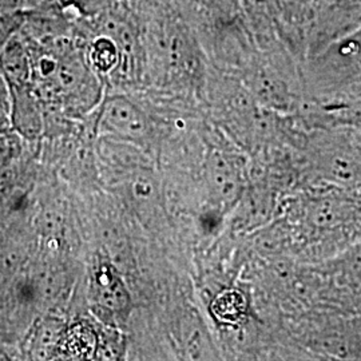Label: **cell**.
Instances as JSON below:
<instances>
[{"label": "cell", "instance_id": "cell-1", "mask_svg": "<svg viewBox=\"0 0 361 361\" xmlns=\"http://www.w3.org/2000/svg\"><path fill=\"white\" fill-rule=\"evenodd\" d=\"M293 258L319 264L335 257L361 237V192L331 185L302 186L288 194L277 216Z\"/></svg>", "mask_w": 361, "mask_h": 361}, {"label": "cell", "instance_id": "cell-2", "mask_svg": "<svg viewBox=\"0 0 361 361\" xmlns=\"http://www.w3.org/2000/svg\"><path fill=\"white\" fill-rule=\"evenodd\" d=\"M300 166L302 186L331 185L361 192V130H308Z\"/></svg>", "mask_w": 361, "mask_h": 361}, {"label": "cell", "instance_id": "cell-3", "mask_svg": "<svg viewBox=\"0 0 361 361\" xmlns=\"http://www.w3.org/2000/svg\"><path fill=\"white\" fill-rule=\"evenodd\" d=\"M243 83L257 104L271 111L290 116L305 104L301 68L283 44L252 55L243 71Z\"/></svg>", "mask_w": 361, "mask_h": 361}, {"label": "cell", "instance_id": "cell-4", "mask_svg": "<svg viewBox=\"0 0 361 361\" xmlns=\"http://www.w3.org/2000/svg\"><path fill=\"white\" fill-rule=\"evenodd\" d=\"M204 174L209 197L219 212L235 207L247 186L244 158L228 149L214 147L207 154Z\"/></svg>", "mask_w": 361, "mask_h": 361}, {"label": "cell", "instance_id": "cell-5", "mask_svg": "<svg viewBox=\"0 0 361 361\" xmlns=\"http://www.w3.org/2000/svg\"><path fill=\"white\" fill-rule=\"evenodd\" d=\"M98 129L123 141L141 142L149 134V121L128 97L110 95L101 106Z\"/></svg>", "mask_w": 361, "mask_h": 361}, {"label": "cell", "instance_id": "cell-6", "mask_svg": "<svg viewBox=\"0 0 361 361\" xmlns=\"http://www.w3.org/2000/svg\"><path fill=\"white\" fill-rule=\"evenodd\" d=\"M91 298L101 320L125 319L131 310L129 290L116 268L107 261H101L94 271Z\"/></svg>", "mask_w": 361, "mask_h": 361}, {"label": "cell", "instance_id": "cell-7", "mask_svg": "<svg viewBox=\"0 0 361 361\" xmlns=\"http://www.w3.org/2000/svg\"><path fill=\"white\" fill-rule=\"evenodd\" d=\"M336 289L359 307L361 297V237L335 257L316 264Z\"/></svg>", "mask_w": 361, "mask_h": 361}, {"label": "cell", "instance_id": "cell-8", "mask_svg": "<svg viewBox=\"0 0 361 361\" xmlns=\"http://www.w3.org/2000/svg\"><path fill=\"white\" fill-rule=\"evenodd\" d=\"M11 129L22 140L35 141L44 131V106L32 85L11 89Z\"/></svg>", "mask_w": 361, "mask_h": 361}, {"label": "cell", "instance_id": "cell-9", "mask_svg": "<svg viewBox=\"0 0 361 361\" xmlns=\"http://www.w3.org/2000/svg\"><path fill=\"white\" fill-rule=\"evenodd\" d=\"M0 73L10 90L32 85L31 50L19 30L0 49Z\"/></svg>", "mask_w": 361, "mask_h": 361}, {"label": "cell", "instance_id": "cell-10", "mask_svg": "<svg viewBox=\"0 0 361 361\" xmlns=\"http://www.w3.org/2000/svg\"><path fill=\"white\" fill-rule=\"evenodd\" d=\"M90 30V28H89ZM85 55L97 75L111 77L121 63V49L116 39L102 32H91L85 44Z\"/></svg>", "mask_w": 361, "mask_h": 361}, {"label": "cell", "instance_id": "cell-11", "mask_svg": "<svg viewBox=\"0 0 361 361\" xmlns=\"http://www.w3.org/2000/svg\"><path fill=\"white\" fill-rule=\"evenodd\" d=\"M63 329L62 323L54 317L39 320L27 337L25 347L28 357L32 360H47L56 356Z\"/></svg>", "mask_w": 361, "mask_h": 361}, {"label": "cell", "instance_id": "cell-12", "mask_svg": "<svg viewBox=\"0 0 361 361\" xmlns=\"http://www.w3.org/2000/svg\"><path fill=\"white\" fill-rule=\"evenodd\" d=\"M97 350V331L87 323H75L63 329L56 355L71 360L94 359Z\"/></svg>", "mask_w": 361, "mask_h": 361}, {"label": "cell", "instance_id": "cell-13", "mask_svg": "<svg viewBox=\"0 0 361 361\" xmlns=\"http://www.w3.org/2000/svg\"><path fill=\"white\" fill-rule=\"evenodd\" d=\"M250 305L245 293L237 288L221 290L210 304L213 319L226 326H235L244 323L249 314Z\"/></svg>", "mask_w": 361, "mask_h": 361}, {"label": "cell", "instance_id": "cell-14", "mask_svg": "<svg viewBox=\"0 0 361 361\" xmlns=\"http://www.w3.org/2000/svg\"><path fill=\"white\" fill-rule=\"evenodd\" d=\"M125 350V340L122 334L116 328L104 324L99 331H97V350L94 359L102 360H119Z\"/></svg>", "mask_w": 361, "mask_h": 361}, {"label": "cell", "instance_id": "cell-15", "mask_svg": "<svg viewBox=\"0 0 361 361\" xmlns=\"http://www.w3.org/2000/svg\"><path fill=\"white\" fill-rule=\"evenodd\" d=\"M20 137L13 131L0 133V173L8 168L22 150Z\"/></svg>", "mask_w": 361, "mask_h": 361}, {"label": "cell", "instance_id": "cell-16", "mask_svg": "<svg viewBox=\"0 0 361 361\" xmlns=\"http://www.w3.org/2000/svg\"><path fill=\"white\" fill-rule=\"evenodd\" d=\"M122 3H125V0H78L73 10H75L79 16L90 19L116 8Z\"/></svg>", "mask_w": 361, "mask_h": 361}, {"label": "cell", "instance_id": "cell-17", "mask_svg": "<svg viewBox=\"0 0 361 361\" xmlns=\"http://www.w3.org/2000/svg\"><path fill=\"white\" fill-rule=\"evenodd\" d=\"M11 91L4 77L0 73V133L11 129Z\"/></svg>", "mask_w": 361, "mask_h": 361}, {"label": "cell", "instance_id": "cell-18", "mask_svg": "<svg viewBox=\"0 0 361 361\" xmlns=\"http://www.w3.org/2000/svg\"><path fill=\"white\" fill-rule=\"evenodd\" d=\"M67 10L63 8L59 0H25V13H52Z\"/></svg>", "mask_w": 361, "mask_h": 361}, {"label": "cell", "instance_id": "cell-19", "mask_svg": "<svg viewBox=\"0 0 361 361\" xmlns=\"http://www.w3.org/2000/svg\"><path fill=\"white\" fill-rule=\"evenodd\" d=\"M25 13V0H0V15Z\"/></svg>", "mask_w": 361, "mask_h": 361}, {"label": "cell", "instance_id": "cell-20", "mask_svg": "<svg viewBox=\"0 0 361 361\" xmlns=\"http://www.w3.org/2000/svg\"><path fill=\"white\" fill-rule=\"evenodd\" d=\"M77 1L78 0H59V3L62 4L63 8H74Z\"/></svg>", "mask_w": 361, "mask_h": 361}]
</instances>
